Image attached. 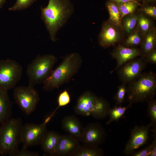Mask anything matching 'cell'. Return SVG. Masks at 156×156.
Instances as JSON below:
<instances>
[{
	"instance_id": "cell-25",
	"label": "cell",
	"mask_w": 156,
	"mask_h": 156,
	"mask_svg": "<svg viewBox=\"0 0 156 156\" xmlns=\"http://www.w3.org/2000/svg\"><path fill=\"white\" fill-rule=\"evenodd\" d=\"M143 40L139 30H136L128 37L123 45H122L127 47H134L141 44Z\"/></svg>"
},
{
	"instance_id": "cell-32",
	"label": "cell",
	"mask_w": 156,
	"mask_h": 156,
	"mask_svg": "<svg viewBox=\"0 0 156 156\" xmlns=\"http://www.w3.org/2000/svg\"><path fill=\"white\" fill-rule=\"evenodd\" d=\"M39 154L37 152L29 151L27 148L23 147L20 150H18L13 156H38Z\"/></svg>"
},
{
	"instance_id": "cell-27",
	"label": "cell",
	"mask_w": 156,
	"mask_h": 156,
	"mask_svg": "<svg viewBox=\"0 0 156 156\" xmlns=\"http://www.w3.org/2000/svg\"><path fill=\"white\" fill-rule=\"evenodd\" d=\"M70 94L66 90L62 92L59 95L57 99L58 106L54 111L48 117L51 119L55 112L60 107L67 105L70 102Z\"/></svg>"
},
{
	"instance_id": "cell-28",
	"label": "cell",
	"mask_w": 156,
	"mask_h": 156,
	"mask_svg": "<svg viewBox=\"0 0 156 156\" xmlns=\"http://www.w3.org/2000/svg\"><path fill=\"white\" fill-rule=\"evenodd\" d=\"M138 16L136 15H132L126 18L123 21V27L127 33L132 31L137 23Z\"/></svg>"
},
{
	"instance_id": "cell-5",
	"label": "cell",
	"mask_w": 156,
	"mask_h": 156,
	"mask_svg": "<svg viewBox=\"0 0 156 156\" xmlns=\"http://www.w3.org/2000/svg\"><path fill=\"white\" fill-rule=\"evenodd\" d=\"M57 60L55 56L50 54L38 55L33 59L26 70L29 86L34 87L43 83L52 72Z\"/></svg>"
},
{
	"instance_id": "cell-3",
	"label": "cell",
	"mask_w": 156,
	"mask_h": 156,
	"mask_svg": "<svg viewBox=\"0 0 156 156\" xmlns=\"http://www.w3.org/2000/svg\"><path fill=\"white\" fill-rule=\"evenodd\" d=\"M127 101L133 103H143L154 98L156 91V75L152 71L142 73L127 84Z\"/></svg>"
},
{
	"instance_id": "cell-33",
	"label": "cell",
	"mask_w": 156,
	"mask_h": 156,
	"mask_svg": "<svg viewBox=\"0 0 156 156\" xmlns=\"http://www.w3.org/2000/svg\"><path fill=\"white\" fill-rule=\"evenodd\" d=\"M142 10L146 15L154 18L156 17V8L155 6H147L143 7Z\"/></svg>"
},
{
	"instance_id": "cell-37",
	"label": "cell",
	"mask_w": 156,
	"mask_h": 156,
	"mask_svg": "<svg viewBox=\"0 0 156 156\" xmlns=\"http://www.w3.org/2000/svg\"><path fill=\"white\" fill-rule=\"evenodd\" d=\"M137 1V0H116L114 2L117 4L125 3L130 1Z\"/></svg>"
},
{
	"instance_id": "cell-39",
	"label": "cell",
	"mask_w": 156,
	"mask_h": 156,
	"mask_svg": "<svg viewBox=\"0 0 156 156\" xmlns=\"http://www.w3.org/2000/svg\"><path fill=\"white\" fill-rule=\"evenodd\" d=\"M145 1L147 2H153L155 1L156 0H144Z\"/></svg>"
},
{
	"instance_id": "cell-13",
	"label": "cell",
	"mask_w": 156,
	"mask_h": 156,
	"mask_svg": "<svg viewBox=\"0 0 156 156\" xmlns=\"http://www.w3.org/2000/svg\"><path fill=\"white\" fill-rule=\"evenodd\" d=\"M111 55L112 57L116 60L117 64L114 69L111 71V73L117 70L127 62L138 57L142 56V54L140 50L137 48L119 44L113 50Z\"/></svg>"
},
{
	"instance_id": "cell-15",
	"label": "cell",
	"mask_w": 156,
	"mask_h": 156,
	"mask_svg": "<svg viewBox=\"0 0 156 156\" xmlns=\"http://www.w3.org/2000/svg\"><path fill=\"white\" fill-rule=\"evenodd\" d=\"M97 97L90 91L84 92L77 99L74 108L75 113L83 116L91 115Z\"/></svg>"
},
{
	"instance_id": "cell-35",
	"label": "cell",
	"mask_w": 156,
	"mask_h": 156,
	"mask_svg": "<svg viewBox=\"0 0 156 156\" xmlns=\"http://www.w3.org/2000/svg\"><path fill=\"white\" fill-rule=\"evenodd\" d=\"M151 150L152 145L151 144L140 151L133 153L131 155L133 156H149Z\"/></svg>"
},
{
	"instance_id": "cell-31",
	"label": "cell",
	"mask_w": 156,
	"mask_h": 156,
	"mask_svg": "<svg viewBox=\"0 0 156 156\" xmlns=\"http://www.w3.org/2000/svg\"><path fill=\"white\" fill-rule=\"evenodd\" d=\"M37 0H16L14 5L9 9V10H20L29 7Z\"/></svg>"
},
{
	"instance_id": "cell-22",
	"label": "cell",
	"mask_w": 156,
	"mask_h": 156,
	"mask_svg": "<svg viewBox=\"0 0 156 156\" xmlns=\"http://www.w3.org/2000/svg\"><path fill=\"white\" fill-rule=\"evenodd\" d=\"M104 155L103 150L99 147L80 145L73 156H101Z\"/></svg>"
},
{
	"instance_id": "cell-30",
	"label": "cell",
	"mask_w": 156,
	"mask_h": 156,
	"mask_svg": "<svg viewBox=\"0 0 156 156\" xmlns=\"http://www.w3.org/2000/svg\"><path fill=\"white\" fill-rule=\"evenodd\" d=\"M137 24L139 30L143 34H146L151 28L150 21L143 16H138Z\"/></svg>"
},
{
	"instance_id": "cell-17",
	"label": "cell",
	"mask_w": 156,
	"mask_h": 156,
	"mask_svg": "<svg viewBox=\"0 0 156 156\" xmlns=\"http://www.w3.org/2000/svg\"><path fill=\"white\" fill-rule=\"evenodd\" d=\"M61 135L55 131H48L40 145L43 151L52 156L57 147Z\"/></svg>"
},
{
	"instance_id": "cell-2",
	"label": "cell",
	"mask_w": 156,
	"mask_h": 156,
	"mask_svg": "<svg viewBox=\"0 0 156 156\" xmlns=\"http://www.w3.org/2000/svg\"><path fill=\"white\" fill-rule=\"evenodd\" d=\"M82 62L81 57L78 53L67 55L43 83L44 90L50 91L57 88L68 81L77 73Z\"/></svg>"
},
{
	"instance_id": "cell-11",
	"label": "cell",
	"mask_w": 156,
	"mask_h": 156,
	"mask_svg": "<svg viewBox=\"0 0 156 156\" xmlns=\"http://www.w3.org/2000/svg\"><path fill=\"white\" fill-rule=\"evenodd\" d=\"M149 127L148 125L136 126L131 130L130 138L124 151L126 155H131L134 151L146 143L148 138Z\"/></svg>"
},
{
	"instance_id": "cell-38",
	"label": "cell",
	"mask_w": 156,
	"mask_h": 156,
	"mask_svg": "<svg viewBox=\"0 0 156 156\" xmlns=\"http://www.w3.org/2000/svg\"><path fill=\"white\" fill-rule=\"evenodd\" d=\"M5 1L6 0H0V8H2Z\"/></svg>"
},
{
	"instance_id": "cell-7",
	"label": "cell",
	"mask_w": 156,
	"mask_h": 156,
	"mask_svg": "<svg viewBox=\"0 0 156 156\" xmlns=\"http://www.w3.org/2000/svg\"><path fill=\"white\" fill-rule=\"evenodd\" d=\"M13 96L15 103L27 115L35 110L40 99L37 91L34 87L29 85L16 87L14 90Z\"/></svg>"
},
{
	"instance_id": "cell-14",
	"label": "cell",
	"mask_w": 156,
	"mask_h": 156,
	"mask_svg": "<svg viewBox=\"0 0 156 156\" xmlns=\"http://www.w3.org/2000/svg\"><path fill=\"white\" fill-rule=\"evenodd\" d=\"M79 142L69 135H61L52 156H73L81 145Z\"/></svg>"
},
{
	"instance_id": "cell-34",
	"label": "cell",
	"mask_w": 156,
	"mask_h": 156,
	"mask_svg": "<svg viewBox=\"0 0 156 156\" xmlns=\"http://www.w3.org/2000/svg\"><path fill=\"white\" fill-rule=\"evenodd\" d=\"M145 62L146 63H149L156 64V50L155 49L148 53L144 58Z\"/></svg>"
},
{
	"instance_id": "cell-4",
	"label": "cell",
	"mask_w": 156,
	"mask_h": 156,
	"mask_svg": "<svg viewBox=\"0 0 156 156\" xmlns=\"http://www.w3.org/2000/svg\"><path fill=\"white\" fill-rule=\"evenodd\" d=\"M23 125L20 118H11L0 125V154L13 156L21 143Z\"/></svg>"
},
{
	"instance_id": "cell-36",
	"label": "cell",
	"mask_w": 156,
	"mask_h": 156,
	"mask_svg": "<svg viewBox=\"0 0 156 156\" xmlns=\"http://www.w3.org/2000/svg\"><path fill=\"white\" fill-rule=\"evenodd\" d=\"M152 145V150L151 154L149 156H156V137H154V139L153 141Z\"/></svg>"
},
{
	"instance_id": "cell-29",
	"label": "cell",
	"mask_w": 156,
	"mask_h": 156,
	"mask_svg": "<svg viewBox=\"0 0 156 156\" xmlns=\"http://www.w3.org/2000/svg\"><path fill=\"white\" fill-rule=\"evenodd\" d=\"M127 84L122 83L118 88V90L114 96L116 105L121 106L124 102L127 94Z\"/></svg>"
},
{
	"instance_id": "cell-16",
	"label": "cell",
	"mask_w": 156,
	"mask_h": 156,
	"mask_svg": "<svg viewBox=\"0 0 156 156\" xmlns=\"http://www.w3.org/2000/svg\"><path fill=\"white\" fill-rule=\"evenodd\" d=\"M62 129L68 135L81 142L84 127L78 118L73 115L64 117L61 121Z\"/></svg>"
},
{
	"instance_id": "cell-20",
	"label": "cell",
	"mask_w": 156,
	"mask_h": 156,
	"mask_svg": "<svg viewBox=\"0 0 156 156\" xmlns=\"http://www.w3.org/2000/svg\"><path fill=\"white\" fill-rule=\"evenodd\" d=\"M156 38L155 29L151 28L146 34L141 44V57L144 58L148 53L155 49Z\"/></svg>"
},
{
	"instance_id": "cell-8",
	"label": "cell",
	"mask_w": 156,
	"mask_h": 156,
	"mask_svg": "<svg viewBox=\"0 0 156 156\" xmlns=\"http://www.w3.org/2000/svg\"><path fill=\"white\" fill-rule=\"evenodd\" d=\"M49 122L46 119L41 124L28 123L23 125L21 134L23 147L40 145L48 131L46 125Z\"/></svg>"
},
{
	"instance_id": "cell-12",
	"label": "cell",
	"mask_w": 156,
	"mask_h": 156,
	"mask_svg": "<svg viewBox=\"0 0 156 156\" xmlns=\"http://www.w3.org/2000/svg\"><path fill=\"white\" fill-rule=\"evenodd\" d=\"M117 27L109 21L103 23L99 37V44L101 47L107 48L120 41L121 34Z\"/></svg>"
},
{
	"instance_id": "cell-23",
	"label": "cell",
	"mask_w": 156,
	"mask_h": 156,
	"mask_svg": "<svg viewBox=\"0 0 156 156\" xmlns=\"http://www.w3.org/2000/svg\"><path fill=\"white\" fill-rule=\"evenodd\" d=\"M132 104L129 103L126 106L122 107L121 106L115 105L110 108L108 115L109 116L108 120L106 122L107 125L114 121H118L119 119L124 115L127 110L131 106Z\"/></svg>"
},
{
	"instance_id": "cell-6",
	"label": "cell",
	"mask_w": 156,
	"mask_h": 156,
	"mask_svg": "<svg viewBox=\"0 0 156 156\" xmlns=\"http://www.w3.org/2000/svg\"><path fill=\"white\" fill-rule=\"evenodd\" d=\"M23 70L14 60H0V89L8 91L14 87L22 77Z\"/></svg>"
},
{
	"instance_id": "cell-1",
	"label": "cell",
	"mask_w": 156,
	"mask_h": 156,
	"mask_svg": "<svg viewBox=\"0 0 156 156\" xmlns=\"http://www.w3.org/2000/svg\"><path fill=\"white\" fill-rule=\"evenodd\" d=\"M41 17L53 42L57 32L73 13V8L69 0H49L47 6L41 7Z\"/></svg>"
},
{
	"instance_id": "cell-21",
	"label": "cell",
	"mask_w": 156,
	"mask_h": 156,
	"mask_svg": "<svg viewBox=\"0 0 156 156\" xmlns=\"http://www.w3.org/2000/svg\"><path fill=\"white\" fill-rule=\"evenodd\" d=\"M106 5L109 14V21L116 26H120L121 21L120 13L117 4L110 1L106 3Z\"/></svg>"
},
{
	"instance_id": "cell-24",
	"label": "cell",
	"mask_w": 156,
	"mask_h": 156,
	"mask_svg": "<svg viewBox=\"0 0 156 156\" xmlns=\"http://www.w3.org/2000/svg\"><path fill=\"white\" fill-rule=\"evenodd\" d=\"M116 4L120 13L121 21L125 16L134 12L138 6L140 5L137 1H130Z\"/></svg>"
},
{
	"instance_id": "cell-9",
	"label": "cell",
	"mask_w": 156,
	"mask_h": 156,
	"mask_svg": "<svg viewBox=\"0 0 156 156\" xmlns=\"http://www.w3.org/2000/svg\"><path fill=\"white\" fill-rule=\"evenodd\" d=\"M147 64L141 56L127 62L117 70L120 81L127 84L133 81L142 73Z\"/></svg>"
},
{
	"instance_id": "cell-18",
	"label": "cell",
	"mask_w": 156,
	"mask_h": 156,
	"mask_svg": "<svg viewBox=\"0 0 156 156\" xmlns=\"http://www.w3.org/2000/svg\"><path fill=\"white\" fill-rule=\"evenodd\" d=\"M12 106L8 91L0 89V125L10 118Z\"/></svg>"
},
{
	"instance_id": "cell-40",
	"label": "cell",
	"mask_w": 156,
	"mask_h": 156,
	"mask_svg": "<svg viewBox=\"0 0 156 156\" xmlns=\"http://www.w3.org/2000/svg\"><path fill=\"white\" fill-rule=\"evenodd\" d=\"M116 0H111V1L114 2Z\"/></svg>"
},
{
	"instance_id": "cell-19",
	"label": "cell",
	"mask_w": 156,
	"mask_h": 156,
	"mask_svg": "<svg viewBox=\"0 0 156 156\" xmlns=\"http://www.w3.org/2000/svg\"><path fill=\"white\" fill-rule=\"evenodd\" d=\"M110 108L109 103L101 97H97L91 115L94 118L101 119L108 115Z\"/></svg>"
},
{
	"instance_id": "cell-26",
	"label": "cell",
	"mask_w": 156,
	"mask_h": 156,
	"mask_svg": "<svg viewBox=\"0 0 156 156\" xmlns=\"http://www.w3.org/2000/svg\"><path fill=\"white\" fill-rule=\"evenodd\" d=\"M147 102V112L150 119V122L148 125L149 127L156 125V100L154 98L151 99Z\"/></svg>"
},
{
	"instance_id": "cell-10",
	"label": "cell",
	"mask_w": 156,
	"mask_h": 156,
	"mask_svg": "<svg viewBox=\"0 0 156 156\" xmlns=\"http://www.w3.org/2000/svg\"><path fill=\"white\" fill-rule=\"evenodd\" d=\"M107 135L100 124L90 123L84 127L81 142L84 145L99 147L105 141Z\"/></svg>"
}]
</instances>
